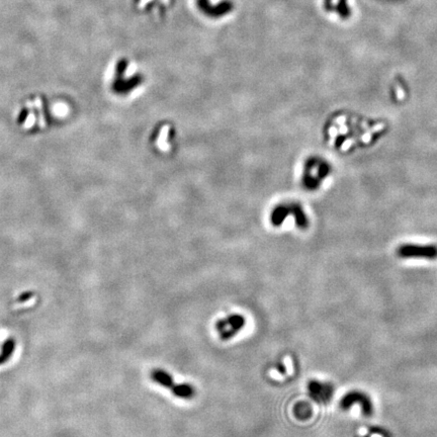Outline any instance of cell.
I'll return each instance as SVG.
<instances>
[{"mask_svg":"<svg viewBox=\"0 0 437 437\" xmlns=\"http://www.w3.org/2000/svg\"><path fill=\"white\" fill-rule=\"evenodd\" d=\"M270 220L275 228H289L288 226H296L297 228H304L307 226V217L301 207L293 201L274 206L272 210Z\"/></svg>","mask_w":437,"mask_h":437,"instance_id":"1","label":"cell"},{"mask_svg":"<svg viewBox=\"0 0 437 437\" xmlns=\"http://www.w3.org/2000/svg\"><path fill=\"white\" fill-rule=\"evenodd\" d=\"M150 378L155 383L170 391L173 396L182 400H191L195 395V389L191 383H175L172 376L162 368H155L150 374Z\"/></svg>","mask_w":437,"mask_h":437,"instance_id":"2","label":"cell"},{"mask_svg":"<svg viewBox=\"0 0 437 437\" xmlns=\"http://www.w3.org/2000/svg\"><path fill=\"white\" fill-rule=\"evenodd\" d=\"M329 172V167L322 160L317 158L309 159L304 165V170L301 174V181L305 188L309 190H316L319 184L325 178Z\"/></svg>","mask_w":437,"mask_h":437,"instance_id":"3","label":"cell"},{"mask_svg":"<svg viewBox=\"0 0 437 437\" xmlns=\"http://www.w3.org/2000/svg\"><path fill=\"white\" fill-rule=\"evenodd\" d=\"M246 325V319L243 315L234 313L218 320L215 324L218 337L223 341H229L234 338Z\"/></svg>","mask_w":437,"mask_h":437,"instance_id":"4","label":"cell"},{"mask_svg":"<svg viewBox=\"0 0 437 437\" xmlns=\"http://www.w3.org/2000/svg\"><path fill=\"white\" fill-rule=\"evenodd\" d=\"M307 388L310 398L318 404H327L334 394V389L331 383L318 380L310 381Z\"/></svg>","mask_w":437,"mask_h":437,"instance_id":"5","label":"cell"},{"mask_svg":"<svg viewBox=\"0 0 437 437\" xmlns=\"http://www.w3.org/2000/svg\"><path fill=\"white\" fill-rule=\"evenodd\" d=\"M398 254L401 257H416L429 258L437 257V248L434 246H418V245H403L399 248Z\"/></svg>","mask_w":437,"mask_h":437,"instance_id":"6","label":"cell"},{"mask_svg":"<svg viewBox=\"0 0 437 437\" xmlns=\"http://www.w3.org/2000/svg\"><path fill=\"white\" fill-rule=\"evenodd\" d=\"M355 404H359V406L361 407L362 413L364 415H371L372 411H373V407H372V403L369 401V399L358 392H352L349 393L347 395H345L342 400L340 401V407L344 410L349 409L352 405Z\"/></svg>","mask_w":437,"mask_h":437,"instance_id":"7","label":"cell"},{"mask_svg":"<svg viewBox=\"0 0 437 437\" xmlns=\"http://www.w3.org/2000/svg\"><path fill=\"white\" fill-rule=\"evenodd\" d=\"M293 412L295 417L298 420H300V421H306V420H309L313 414L312 407L307 402L297 403L293 409Z\"/></svg>","mask_w":437,"mask_h":437,"instance_id":"8","label":"cell"},{"mask_svg":"<svg viewBox=\"0 0 437 437\" xmlns=\"http://www.w3.org/2000/svg\"><path fill=\"white\" fill-rule=\"evenodd\" d=\"M325 6L327 9L342 15L343 18H347V15H349L347 0H325Z\"/></svg>","mask_w":437,"mask_h":437,"instance_id":"9","label":"cell"},{"mask_svg":"<svg viewBox=\"0 0 437 437\" xmlns=\"http://www.w3.org/2000/svg\"><path fill=\"white\" fill-rule=\"evenodd\" d=\"M172 133V129L169 126H163L159 132H157L156 134V144L158 145L157 147L160 148L161 150H167L169 148V141L171 142V138L169 139V134Z\"/></svg>","mask_w":437,"mask_h":437,"instance_id":"10","label":"cell"}]
</instances>
